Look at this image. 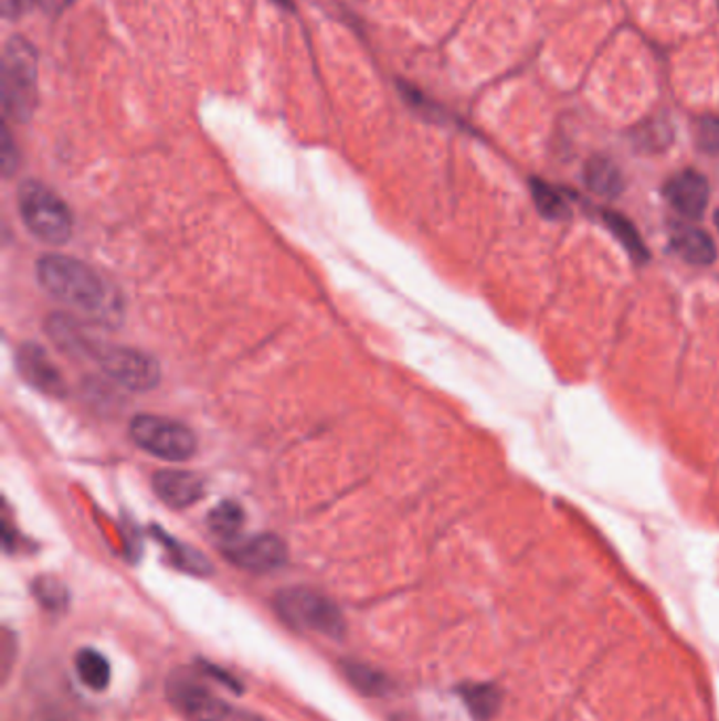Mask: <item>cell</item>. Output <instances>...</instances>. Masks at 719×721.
I'll return each mask as SVG.
<instances>
[{
    "mask_svg": "<svg viewBox=\"0 0 719 721\" xmlns=\"http://www.w3.org/2000/svg\"><path fill=\"white\" fill-rule=\"evenodd\" d=\"M39 280L46 291L95 324L116 326L123 303L115 287L89 264L66 256L41 257Z\"/></svg>",
    "mask_w": 719,
    "mask_h": 721,
    "instance_id": "6da1fadb",
    "label": "cell"
},
{
    "mask_svg": "<svg viewBox=\"0 0 719 721\" xmlns=\"http://www.w3.org/2000/svg\"><path fill=\"white\" fill-rule=\"evenodd\" d=\"M23 224L39 241L64 245L74 233V218L64 199L41 182H25L18 194Z\"/></svg>",
    "mask_w": 719,
    "mask_h": 721,
    "instance_id": "7a4b0ae2",
    "label": "cell"
},
{
    "mask_svg": "<svg viewBox=\"0 0 719 721\" xmlns=\"http://www.w3.org/2000/svg\"><path fill=\"white\" fill-rule=\"evenodd\" d=\"M275 607L289 627L325 635L329 639H342L347 633V621L340 607L317 591L300 586L281 591Z\"/></svg>",
    "mask_w": 719,
    "mask_h": 721,
    "instance_id": "3957f363",
    "label": "cell"
},
{
    "mask_svg": "<svg viewBox=\"0 0 719 721\" xmlns=\"http://www.w3.org/2000/svg\"><path fill=\"white\" fill-rule=\"evenodd\" d=\"M2 99L4 113L28 118L36 99V51L23 39H11L2 57Z\"/></svg>",
    "mask_w": 719,
    "mask_h": 721,
    "instance_id": "277c9868",
    "label": "cell"
},
{
    "mask_svg": "<svg viewBox=\"0 0 719 721\" xmlns=\"http://www.w3.org/2000/svg\"><path fill=\"white\" fill-rule=\"evenodd\" d=\"M129 435L144 452L169 463H184L197 452V435L178 420L138 416L131 420Z\"/></svg>",
    "mask_w": 719,
    "mask_h": 721,
    "instance_id": "5b68a950",
    "label": "cell"
},
{
    "mask_svg": "<svg viewBox=\"0 0 719 721\" xmlns=\"http://www.w3.org/2000/svg\"><path fill=\"white\" fill-rule=\"evenodd\" d=\"M85 352L102 365V370L113 375L118 384L131 391H150L159 384L161 370L159 363L141 352V350L127 349V347H104L87 342Z\"/></svg>",
    "mask_w": 719,
    "mask_h": 721,
    "instance_id": "8992f818",
    "label": "cell"
},
{
    "mask_svg": "<svg viewBox=\"0 0 719 721\" xmlns=\"http://www.w3.org/2000/svg\"><path fill=\"white\" fill-rule=\"evenodd\" d=\"M167 700L186 721H226L232 713L231 707L192 674H173L167 679Z\"/></svg>",
    "mask_w": 719,
    "mask_h": 721,
    "instance_id": "52a82bcc",
    "label": "cell"
},
{
    "mask_svg": "<svg viewBox=\"0 0 719 721\" xmlns=\"http://www.w3.org/2000/svg\"><path fill=\"white\" fill-rule=\"evenodd\" d=\"M224 555L232 565L264 574L273 572L287 561V547L285 542L273 534L252 536V538H234L226 542Z\"/></svg>",
    "mask_w": 719,
    "mask_h": 721,
    "instance_id": "ba28073f",
    "label": "cell"
},
{
    "mask_svg": "<svg viewBox=\"0 0 719 721\" xmlns=\"http://www.w3.org/2000/svg\"><path fill=\"white\" fill-rule=\"evenodd\" d=\"M663 194L677 213L688 220H698L709 205L711 188L702 173H698L696 169H684L665 182Z\"/></svg>",
    "mask_w": 719,
    "mask_h": 721,
    "instance_id": "9c48e42d",
    "label": "cell"
},
{
    "mask_svg": "<svg viewBox=\"0 0 719 721\" xmlns=\"http://www.w3.org/2000/svg\"><path fill=\"white\" fill-rule=\"evenodd\" d=\"M18 370L34 389L49 396H62L66 393V384L55 363H51L49 354L36 344H23L18 352Z\"/></svg>",
    "mask_w": 719,
    "mask_h": 721,
    "instance_id": "30bf717a",
    "label": "cell"
},
{
    "mask_svg": "<svg viewBox=\"0 0 719 721\" xmlns=\"http://www.w3.org/2000/svg\"><path fill=\"white\" fill-rule=\"evenodd\" d=\"M152 486L157 496L171 509H188L205 494L203 477L190 470H161L155 475Z\"/></svg>",
    "mask_w": 719,
    "mask_h": 721,
    "instance_id": "8fae6325",
    "label": "cell"
},
{
    "mask_svg": "<svg viewBox=\"0 0 719 721\" xmlns=\"http://www.w3.org/2000/svg\"><path fill=\"white\" fill-rule=\"evenodd\" d=\"M669 243L677 256L695 266H711L718 257V250L711 234L705 233L698 226L673 222L669 229Z\"/></svg>",
    "mask_w": 719,
    "mask_h": 721,
    "instance_id": "7c38bea8",
    "label": "cell"
},
{
    "mask_svg": "<svg viewBox=\"0 0 719 721\" xmlns=\"http://www.w3.org/2000/svg\"><path fill=\"white\" fill-rule=\"evenodd\" d=\"M584 184L603 199H616L625 190V178L618 165L607 157H593L584 165Z\"/></svg>",
    "mask_w": 719,
    "mask_h": 721,
    "instance_id": "4fadbf2b",
    "label": "cell"
},
{
    "mask_svg": "<svg viewBox=\"0 0 719 721\" xmlns=\"http://www.w3.org/2000/svg\"><path fill=\"white\" fill-rule=\"evenodd\" d=\"M600 215H602L603 226L618 238V243L623 245V250L631 256V259L635 264H648V247H646L639 231L635 229V224L618 211L603 210Z\"/></svg>",
    "mask_w": 719,
    "mask_h": 721,
    "instance_id": "5bb4252c",
    "label": "cell"
},
{
    "mask_svg": "<svg viewBox=\"0 0 719 721\" xmlns=\"http://www.w3.org/2000/svg\"><path fill=\"white\" fill-rule=\"evenodd\" d=\"M74 667H76L78 679L93 692H104L110 686L113 667L102 651L93 650V648L78 651Z\"/></svg>",
    "mask_w": 719,
    "mask_h": 721,
    "instance_id": "9a60e30c",
    "label": "cell"
},
{
    "mask_svg": "<svg viewBox=\"0 0 719 721\" xmlns=\"http://www.w3.org/2000/svg\"><path fill=\"white\" fill-rule=\"evenodd\" d=\"M468 713L477 721L491 720L500 709V690L491 683H464L458 688Z\"/></svg>",
    "mask_w": 719,
    "mask_h": 721,
    "instance_id": "2e32d148",
    "label": "cell"
},
{
    "mask_svg": "<svg viewBox=\"0 0 719 721\" xmlns=\"http://www.w3.org/2000/svg\"><path fill=\"white\" fill-rule=\"evenodd\" d=\"M533 205L547 220H565L570 218V194L563 188L553 187L544 180H530Z\"/></svg>",
    "mask_w": 719,
    "mask_h": 721,
    "instance_id": "e0dca14e",
    "label": "cell"
},
{
    "mask_svg": "<svg viewBox=\"0 0 719 721\" xmlns=\"http://www.w3.org/2000/svg\"><path fill=\"white\" fill-rule=\"evenodd\" d=\"M243 523H245V512L234 502H222L220 507H215L209 515L211 532L224 538L226 542L239 538Z\"/></svg>",
    "mask_w": 719,
    "mask_h": 721,
    "instance_id": "ac0fdd59",
    "label": "cell"
},
{
    "mask_svg": "<svg viewBox=\"0 0 719 721\" xmlns=\"http://www.w3.org/2000/svg\"><path fill=\"white\" fill-rule=\"evenodd\" d=\"M345 675L359 692H363L368 697H380V695L389 692V679L370 667L350 662V665H345Z\"/></svg>",
    "mask_w": 719,
    "mask_h": 721,
    "instance_id": "d6986e66",
    "label": "cell"
},
{
    "mask_svg": "<svg viewBox=\"0 0 719 721\" xmlns=\"http://www.w3.org/2000/svg\"><path fill=\"white\" fill-rule=\"evenodd\" d=\"M161 542L165 544V549L169 551L173 565L182 568V570L190 572V574H209L211 572V565H209L208 559L203 558L201 553H197L194 549L176 542L169 536H161Z\"/></svg>",
    "mask_w": 719,
    "mask_h": 721,
    "instance_id": "ffe728a7",
    "label": "cell"
},
{
    "mask_svg": "<svg viewBox=\"0 0 719 721\" xmlns=\"http://www.w3.org/2000/svg\"><path fill=\"white\" fill-rule=\"evenodd\" d=\"M32 593L51 612L64 609L70 602L68 589L62 582L55 581V579H49V576L34 582L32 584Z\"/></svg>",
    "mask_w": 719,
    "mask_h": 721,
    "instance_id": "44dd1931",
    "label": "cell"
},
{
    "mask_svg": "<svg viewBox=\"0 0 719 721\" xmlns=\"http://www.w3.org/2000/svg\"><path fill=\"white\" fill-rule=\"evenodd\" d=\"M696 146L707 155H719V117H700L695 125Z\"/></svg>",
    "mask_w": 719,
    "mask_h": 721,
    "instance_id": "7402d4cb",
    "label": "cell"
},
{
    "mask_svg": "<svg viewBox=\"0 0 719 721\" xmlns=\"http://www.w3.org/2000/svg\"><path fill=\"white\" fill-rule=\"evenodd\" d=\"M672 127L665 120H649L648 125L637 134V144L644 146L649 152L660 150L665 146H669L672 141Z\"/></svg>",
    "mask_w": 719,
    "mask_h": 721,
    "instance_id": "603a6c76",
    "label": "cell"
},
{
    "mask_svg": "<svg viewBox=\"0 0 719 721\" xmlns=\"http://www.w3.org/2000/svg\"><path fill=\"white\" fill-rule=\"evenodd\" d=\"M199 667H201L203 675L218 679L226 688H232V692H241V683L236 679H232L231 675H226V671H222V669H218V667H213L209 662H199Z\"/></svg>",
    "mask_w": 719,
    "mask_h": 721,
    "instance_id": "cb8c5ba5",
    "label": "cell"
},
{
    "mask_svg": "<svg viewBox=\"0 0 719 721\" xmlns=\"http://www.w3.org/2000/svg\"><path fill=\"white\" fill-rule=\"evenodd\" d=\"M32 2H39V0H2V9L9 18H15L23 13Z\"/></svg>",
    "mask_w": 719,
    "mask_h": 721,
    "instance_id": "d4e9b609",
    "label": "cell"
},
{
    "mask_svg": "<svg viewBox=\"0 0 719 721\" xmlns=\"http://www.w3.org/2000/svg\"><path fill=\"white\" fill-rule=\"evenodd\" d=\"M74 0H39L46 13H62Z\"/></svg>",
    "mask_w": 719,
    "mask_h": 721,
    "instance_id": "484cf974",
    "label": "cell"
},
{
    "mask_svg": "<svg viewBox=\"0 0 719 721\" xmlns=\"http://www.w3.org/2000/svg\"><path fill=\"white\" fill-rule=\"evenodd\" d=\"M34 721H76L72 720L70 715H66V713H60V711H51V713H45L43 718H39V720Z\"/></svg>",
    "mask_w": 719,
    "mask_h": 721,
    "instance_id": "4316f807",
    "label": "cell"
},
{
    "mask_svg": "<svg viewBox=\"0 0 719 721\" xmlns=\"http://www.w3.org/2000/svg\"><path fill=\"white\" fill-rule=\"evenodd\" d=\"M226 721H262L260 718H255L252 713H231L229 720Z\"/></svg>",
    "mask_w": 719,
    "mask_h": 721,
    "instance_id": "83f0119b",
    "label": "cell"
},
{
    "mask_svg": "<svg viewBox=\"0 0 719 721\" xmlns=\"http://www.w3.org/2000/svg\"><path fill=\"white\" fill-rule=\"evenodd\" d=\"M713 220H716V226H718V231H719V210L716 211V215H713Z\"/></svg>",
    "mask_w": 719,
    "mask_h": 721,
    "instance_id": "f1b7e54d",
    "label": "cell"
},
{
    "mask_svg": "<svg viewBox=\"0 0 719 721\" xmlns=\"http://www.w3.org/2000/svg\"><path fill=\"white\" fill-rule=\"evenodd\" d=\"M277 2H281V4H285V7L289 4V0H277Z\"/></svg>",
    "mask_w": 719,
    "mask_h": 721,
    "instance_id": "f546056e",
    "label": "cell"
}]
</instances>
